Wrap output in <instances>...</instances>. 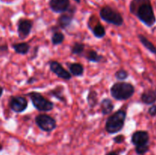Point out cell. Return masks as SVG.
Instances as JSON below:
<instances>
[{
  "label": "cell",
  "instance_id": "cell-1",
  "mask_svg": "<svg viewBox=\"0 0 156 155\" xmlns=\"http://www.w3.org/2000/svg\"><path fill=\"white\" fill-rule=\"evenodd\" d=\"M129 10L148 27L155 24L156 18L150 0H132Z\"/></svg>",
  "mask_w": 156,
  "mask_h": 155
},
{
  "label": "cell",
  "instance_id": "cell-2",
  "mask_svg": "<svg viewBox=\"0 0 156 155\" xmlns=\"http://www.w3.org/2000/svg\"><path fill=\"white\" fill-rule=\"evenodd\" d=\"M126 113L123 109H119L112 115H109L105 124V130L109 134H116L123 129Z\"/></svg>",
  "mask_w": 156,
  "mask_h": 155
},
{
  "label": "cell",
  "instance_id": "cell-3",
  "mask_svg": "<svg viewBox=\"0 0 156 155\" xmlns=\"http://www.w3.org/2000/svg\"><path fill=\"white\" fill-rule=\"evenodd\" d=\"M111 94L117 100H126L135 93L133 85L128 82H117L111 88Z\"/></svg>",
  "mask_w": 156,
  "mask_h": 155
},
{
  "label": "cell",
  "instance_id": "cell-4",
  "mask_svg": "<svg viewBox=\"0 0 156 155\" xmlns=\"http://www.w3.org/2000/svg\"><path fill=\"white\" fill-rule=\"evenodd\" d=\"M31 100V103L35 109L41 112H49L54 108V103L44 97L40 93L32 91L27 94Z\"/></svg>",
  "mask_w": 156,
  "mask_h": 155
},
{
  "label": "cell",
  "instance_id": "cell-5",
  "mask_svg": "<svg viewBox=\"0 0 156 155\" xmlns=\"http://www.w3.org/2000/svg\"><path fill=\"white\" fill-rule=\"evenodd\" d=\"M100 17L105 22L115 26H121L123 24V18L121 14L110 6H105L101 9Z\"/></svg>",
  "mask_w": 156,
  "mask_h": 155
},
{
  "label": "cell",
  "instance_id": "cell-6",
  "mask_svg": "<svg viewBox=\"0 0 156 155\" xmlns=\"http://www.w3.org/2000/svg\"><path fill=\"white\" fill-rule=\"evenodd\" d=\"M35 123L44 132H50L56 128V119L47 114L37 115L35 117Z\"/></svg>",
  "mask_w": 156,
  "mask_h": 155
},
{
  "label": "cell",
  "instance_id": "cell-7",
  "mask_svg": "<svg viewBox=\"0 0 156 155\" xmlns=\"http://www.w3.org/2000/svg\"><path fill=\"white\" fill-rule=\"evenodd\" d=\"M9 106L11 110L16 113H21L27 109L28 103L25 97L22 96H12L9 99Z\"/></svg>",
  "mask_w": 156,
  "mask_h": 155
},
{
  "label": "cell",
  "instance_id": "cell-8",
  "mask_svg": "<svg viewBox=\"0 0 156 155\" xmlns=\"http://www.w3.org/2000/svg\"><path fill=\"white\" fill-rule=\"evenodd\" d=\"M33 27V21L29 19L21 18L18 22V35L19 39L24 40L30 35Z\"/></svg>",
  "mask_w": 156,
  "mask_h": 155
},
{
  "label": "cell",
  "instance_id": "cell-9",
  "mask_svg": "<svg viewBox=\"0 0 156 155\" xmlns=\"http://www.w3.org/2000/svg\"><path fill=\"white\" fill-rule=\"evenodd\" d=\"M50 68L58 78L63 80H70L72 78V74L69 71L62 67V65L57 61H50Z\"/></svg>",
  "mask_w": 156,
  "mask_h": 155
},
{
  "label": "cell",
  "instance_id": "cell-10",
  "mask_svg": "<svg viewBox=\"0 0 156 155\" xmlns=\"http://www.w3.org/2000/svg\"><path fill=\"white\" fill-rule=\"evenodd\" d=\"M50 9L55 13H64L69 9V0H50Z\"/></svg>",
  "mask_w": 156,
  "mask_h": 155
},
{
  "label": "cell",
  "instance_id": "cell-11",
  "mask_svg": "<svg viewBox=\"0 0 156 155\" xmlns=\"http://www.w3.org/2000/svg\"><path fill=\"white\" fill-rule=\"evenodd\" d=\"M149 140V135L146 131L140 130L134 132L131 138V141L135 146L147 144Z\"/></svg>",
  "mask_w": 156,
  "mask_h": 155
},
{
  "label": "cell",
  "instance_id": "cell-12",
  "mask_svg": "<svg viewBox=\"0 0 156 155\" xmlns=\"http://www.w3.org/2000/svg\"><path fill=\"white\" fill-rule=\"evenodd\" d=\"M75 12H76V9L73 11H72V9H70V10L69 9L67 13L66 12L62 13L57 19L58 26L62 29H65L67 27H69L71 24L72 21H73V15H74Z\"/></svg>",
  "mask_w": 156,
  "mask_h": 155
},
{
  "label": "cell",
  "instance_id": "cell-13",
  "mask_svg": "<svg viewBox=\"0 0 156 155\" xmlns=\"http://www.w3.org/2000/svg\"><path fill=\"white\" fill-rule=\"evenodd\" d=\"M141 100L143 103L151 105L156 101V89H149L144 91L141 95Z\"/></svg>",
  "mask_w": 156,
  "mask_h": 155
},
{
  "label": "cell",
  "instance_id": "cell-14",
  "mask_svg": "<svg viewBox=\"0 0 156 155\" xmlns=\"http://www.w3.org/2000/svg\"><path fill=\"white\" fill-rule=\"evenodd\" d=\"M114 108V103L109 98H105L101 102V109L103 115H109L113 112Z\"/></svg>",
  "mask_w": 156,
  "mask_h": 155
},
{
  "label": "cell",
  "instance_id": "cell-15",
  "mask_svg": "<svg viewBox=\"0 0 156 155\" xmlns=\"http://www.w3.org/2000/svg\"><path fill=\"white\" fill-rule=\"evenodd\" d=\"M12 49L15 50V52L18 54L20 55H26L28 53L30 50V45L27 43H13L12 45Z\"/></svg>",
  "mask_w": 156,
  "mask_h": 155
},
{
  "label": "cell",
  "instance_id": "cell-16",
  "mask_svg": "<svg viewBox=\"0 0 156 155\" xmlns=\"http://www.w3.org/2000/svg\"><path fill=\"white\" fill-rule=\"evenodd\" d=\"M84 56H85V58L88 61H89L91 62H95V63H98V62H102L103 59H105L103 56L99 55L97 52L92 50H88Z\"/></svg>",
  "mask_w": 156,
  "mask_h": 155
},
{
  "label": "cell",
  "instance_id": "cell-17",
  "mask_svg": "<svg viewBox=\"0 0 156 155\" xmlns=\"http://www.w3.org/2000/svg\"><path fill=\"white\" fill-rule=\"evenodd\" d=\"M64 91V88L62 86H58L56 88H55L54 89L51 90V91L49 92V94L52 97H55V98L57 99L59 101L62 102V103H66V99L65 96L63 94Z\"/></svg>",
  "mask_w": 156,
  "mask_h": 155
},
{
  "label": "cell",
  "instance_id": "cell-18",
  "mask_svg": "<svg viewBox=\"0 0 156 155\" xmlns=\"http://www.w3.org/2000/svg\"><path fill=\"white\" fill-rule=\"evenodd\" d=\"M69 72L75 77H80L84 74V67L81 63H72L69 65Z\"/></svg>",
  "mask_w": 156,
  "mask_h": 155
},
{
  "label": "cell",
  "instance_id": "cell-19",
  "mask_svg": "<svg viewBox=\"0 0 156 155\" xmlns=\"http://www.w3.org/2000/svg\"><path fill=\"white\" fill-rule=\"evenodd\" d=\"M138 37L140 41L141 42V43L143 44L145 46V48L147 49L149 51H150L152 53L156 54V47L154 46V44L152 43H151L147 38L145 36H143V34H139Z\"/></svg>",
  "mask_w": 156,
  "mask_h": 155
},
{
  "label": "cell",
  "instance_id": "cell-20",
  "mask_svg": "<svg viewBox=\"0 0 156 155\" xmlns=\"http://www.w3.org/2000/svg\"><path fill=\"white\" fill-rule=\"evenodd\" d=\"M90 30H91L94 36L95 37L99 38V39L104 37L105 36V34H106V30H105V27L103 25H101V24H99V23L96 24V25H94V27H92Z\"/></svg>",
  "mask_w": 156,
  "mask_h": 155
},
{
  "label": "cell",
  "instance_id": "cell-21",
  "mask_svg": "<svg viewBox=\"0 0 156 155\" xmlns=\"http://www.w3.org/2000/svg\"><path fill=\"white\" fill-rule=\"evenodd\" d=\"M87 102L89 107L94 108L98 103V93L95 91H90L87 96Z\"/></svg>",
  "mask_w": 156,
  "mask_h": 155
},
{
  "label": "cell",
  "instance_id": "cell-22",
  "mask_svg": "<svg viewBox=\"0 0 156 155\" xmlns=\"http://www.w3.org/2000/svg\"><path fill=\"white\" fill-rule=\"evenodd\" d=\"M64 40H65V36L61 32L56 31L53 33V35H52L51 41L53 46L59 45V44H61L63 42Z\"/></svg>",
  "mask_w": 156,
  "mask_h": 155
},
{
  "label": "cell",
  "instance_id": "cell-23",
  "mask_svg": "<svg viewBox=\"0 0 156 155\" xmlns=\"http://www.w3.org/2000/svg\"><path fill=\"white\" fill-rule=\"evenodd\" d=\"M85 50V44L82 43L76 42L71 47V53L73 55H81Z\"/></svg>",
  "mask_w": 156,
  "mask_h": 155
},
{
  "label": "cell",
  "instance_id": "cell-24",
  "mask_svg": "<svg viewBox=\"0 0 156 155\" xmlns=\"http://www.w3.org/2000/svg\"><path fill=\"white\" fill-rule=\"evenodd\" d=\"M117 80L120 81H123L126 80V78H128L129 77V73H128L127 71H126L125 69H119L117 72L114 74Z\"/></svg>",
  "mask_w": 156,
  "mask_h": 155
},
{
  "label": "cell",
  "instance_id": "cell-25",
  "mask_svg": "<svg viewBox=\"0 0 156 155\" xmlns=\"http://www.w3.org/2000/svg\"><path fill=\"white\" fill-rule=\"evenodd\" d=\"M149 145L147 144H143V145L136 146V152L140 155H143L149 150Z\"/></svg>",
  "mask_w": 156,
  "mask_h": 155
},
{
  "label": "cell",
  "instance_id": "cell-26",
  "mask_svg": "<svg viewBox=\"0 0 156 155\" xmlns=\"http://www.w3.org/2000/svg\"><path fill=\"white\" fill-rule=\"evenodd\" d=\"M8 53H9V46L7 44H0V56H5Z\"/></svg>",
  "mask_w": 156,
  "mask_h": 155
},
{
  "label": "cell",
  "instance_id": "cell-27",
  "mask_svg": "<svg viewBox=\"0 0 156 155\" xmlns=\"http://www.w3.org/2000/svg\"><path fill=\"white\" fill-rule=\"evenodd\" d=\"M124 141H125V136L123 135H117V136L114 138V141L116 143V144H121V143H123Z\"/></svg>",
  "mask_w": 156,
  "mask_h": 155
},
{
  "label": "cell",
  "instance_id": "cell-28",
  "mask_svg": "<svg viewBox=\"0 0 156 155\" xmlns=\"http://www.w3.org/2000/svg\"><path fill=\"white\" fill-rule=\"evenodd\" d=\"M149 113L151 116H155L156 115V105H153L151 106L149 109Z\"/></svg>",
  "mask_w": 156,
  "mask_h": 155
},
{
  "label": "cell",
  "instance_id": "cell-29",
  "mask_svg": "<svg viewBox=\"0 0 156 155\" xmlns=\"http://www.w3.org/2000/svg\"><path fill=\"white\" fill-rule=\"evenodd\" d=\"M35 81H36V79H35L34 78L31 77V78H29L28 80L27 81V84H33L34 82Z\"/></svg>",
  "mask_w": 156,
  "mask_h": 155
},
{
  "label": "cell",
  "instance_id": "cell-30",
  "mask_svg": "<svg viewBox=\"0 0 156 155\" xmlns=\"http://www.w3.org/2000/svg\"><path fill=\"white\" fill-rule=\"evenodd\" d=\"M3 92H4V88H3L2 87L1 85H0V98H1L2 96Z\"/></svg>",
  "mask_w": 156,
  "mask_h": 155
},
{
  "label": "cell",
  "instance_id": "cell-31",
  "mask_svg": "<svg viewBox=\"0 0 156 155\" xmlns=\"http://www.w3.org/2000/svg\"><path fill=\"white\" fill-rule=\"evenodd\" d=\"M106 155H118V154H117V153H116V152L112 151V152H109V153H107Z\"/></svg>",
  "mask_w": 156,
  "mask_h": 155
},
{
  "label": "cell",
  "instance_id": "cell-32",
  "mask_svg": "<svg viewBox=\"0 0 156 155\" xmlns=\"http://www.w3.org/2000/svg\"><path fill=\"white\" fill-rule=\"evenodd\" d=\"M75 2H76L77 3H80L81 2V0H74Z\"/></svg>",
  "mask_w": 156,
  "mask_h": 155
},
{
  "label": "cell",
  "instance_id": "cell-33",
  "mask_svg": "<svg viewBox=\"0 0 156 155\" xmlns=\"http://www.w3.org/2000/svg\"><path fill=\"white\" fill-rule=\"evenodd\" d=\"M3 149V147H2V144H0V150H2Z\"/></svg>",
  "mask_w": 156,
  "mask_h": 155
}]
</instances>
